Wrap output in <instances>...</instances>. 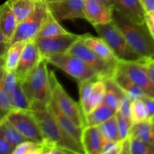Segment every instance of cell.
Wrapping results in <instances>:
<instances>
[{
	"mask_svg": "<svg viewBox=\"0 0 154 154\" xmlns=\"http://www.w3.org/2000/svg\"><path fill=\"white\" fill-rule=\"evenodd\" d=\"M31 111L37 120L47 148H56L66 154H85L84 149L59 126L48 105L32 102Z\"/></svg>",
	"mask_w": 154,
	"mask_h": 154,
	"instance_id": "1",
	"label": "cell"
},
{
	"mask_svg": "<svg viewBox=\"0 0 154 154\" xmlns=\"http://www.w3.org/2000/svg\"><path fill=\"white\" fill-rule=\"evenodd\" d=\"M111 16L112 22L135 53L143 58H154V39L146 23H136L115 9L111 10Z\"/></svg>",
	"mask_w": 154,
	"mask_h": 154,
	"instance_id": "2",
	"label": "cell"
},
{
	"mask_svg": "<svg viewBox=\"0 0 154 154\" xmlns=\"http://www.w3.org/2000/svg\"><path fill=\"white\" fill-rule=\"evenodd\" d=\"M48 62L41 57L35 67L21 81L23 90L32 102L48 105L51 101V88L50 83V71Z\"/></svg>",
	"mask_w": 154,
	"mask_h": 154,
	"instance_id": "3",
	"label": "cell"
},
{
	"mask_svg": "<svg viewBox=\"0 0 154 154\" xmlns=\"http://www.w3.org/2000/svg\"><path fill=\"white\" fill-rule=\"evenodd\" d=\"M99 34L108 45L117 60L120 62H140L143 57L132 49L123 34L111 21L105 24L93 26Z\"/></svg>",
	"mask_w": 154,
	"mask_h": 154,
	"instance_id": "4",
	"label": "cell"
},
{
	"mask_svg": "<svg viewBox=\"0 0 154 154\" xmlns=\"http://www.w3.org/2000/svg\"><path fill=\"white\" fill-rule=\"evenodd\" d=\"M43 58L48 63L59 68L75 78L78 83L92 80H99V76L94 71L92 70L78 57L69 53L52 54Z\"/></svg>",
	"mask_w": 154,
	"mask_h": 154,
	"instance_id": "5",
	"label": "cell"
},
{
	"mask_svg": "<svg viewBox=\"0 0 154 154\" xmlns=\"http://www.w3.org/2000/svg\"><path fill=\"white\" fill-rule=\"evenodd\" d=\"M50 13L48 2L44 0H37L32 13L24 20L17 23L11 44L19 41L26 42L35 38Z\"/></svg>",
	"mask_w": 154,
	"mask_h": 154,
	"instance_id": "6",
	"label": "cell"
},
{
	"mask_svg": "<svg viewBox=\"0 0 154 154\" xmlns=\"http://www.w3.org/2000/svg\"><path fill=\"white\" fill-rule=\"evenodd\" d=\"M51 99L55 102L60 111L67 116L77 126L84 129L87 126L85 117L79 104L75 102L60 84L53 71H50Z\"/></svg>",
	"mask_w": 154,
	"mask_h": 154,
	"instance_id": "7",
	"label": "cell"
},
{
	"mask_svg": "<svg viewBox=\"0 0 154 154\" xmlns=\"http://www.w3.org/2000/svg\"><path fill=\"white\" fill-rule=\"evenodd\" d=\"M66 53L72 54L82 60L99 76V80L111 78L117 69V65L111 64L96 55L83 42V35L79 40L73 44Z\"/></svg>",
	"mask_w": 154,
	"mask_h": 154,
	"instance_id": "8",
	"label": "cell"
},
{
	"mask_svg": "<svg viewBox=\"0 0 154 154\" xmlns=\"http://www.w3.org/2000/svg\"><path fill=\"white\" fill-rule=\"evenodd\" d=\"M5 117L26 139L44 144L42 131L32 111L11 110Z\"/></svg>",
	"mask_w": 154,
	"mask_h": 154,
	"instance_id": "9",
	"label": "cell"
},
{
	"mask_svg": "<svg viewBox=\"0 0 154 154\" xmlns=\"http://www.w3.org/2000/svg\"><path fill=\"white\" fill-rule=\"evenodd\" d=\"M117 67L140 87L146 96L154 98V86L149 78L147 67L143 60L140 62L119 61Z\"/></svg>",
	"mask_w": 154,
	"mask_h": 154,
	"instance_id": "10",
	"label": "cell"
},
{
	"mask_svg": "<svg viewBox=\"0 0 154 154\" xmlns=\"http://www.w3.org/2000/svg\"><path fill=\"white\" fill-rule=\"evenodd\" d=\"M82 35H76L69 32L50 38H35L38 48L41 57L56 54L66 53L75 42L79 40Z\"/></svg>",
	"mask_w": 154,
	"mask_h": 154,
	"instance_id": "11",
	"label": "cell"
},
{
	"mask_svg": "<svg viewBox=\"0 0 154 154\" xmlns=\"http://www.w3.org/2000/svg\"><path fill=\"white\" fill-rule=\"evenodd\" d=\"M48 5L51 14L59 22L84 19V0H58Z\"/></svg>",
	"mask_w": 154,
	"mask_h": 154,
	"instance_id": "12",
	"label": "cell"
},
{
	"mask_svg": "<svg viewBox=\"0 0 154 154\" xmlns=\"http://www.w3.org/2000/svg\"><path fill=\"white\" fill-rule=\"evenodd\" d=\"M41 54L35 39L26 42L21 54L17 67L15 70L20 81H23L30 72L35 67L41 59Z\"/></svg>",
	"mask_w": 154,
	"mask_h": 154,
	"instance_id": "13",
	"label": "cell"
},
{
	"mask_svg": "<svg viewBox=\"0 0 154 154\" xmlns=\"http://www.w3.org/2000/svg\"><path fill=\"white\" fill-rule=\"evenodd\" d=\"M111 10L108 6L93 0H84V19L93 26L112 21Z\"/></svg>",
	"mask_w": 154,
	"mask_h": 154,
	"instance_id": "14",
	"label": "cell"
},
{
	"mask_svg": "<svg viewBox=\"0 0 154 154\" xmlns=\"http://www.w3.org/2000/svg\"><path fill=\"white\" fill-rule=\"evenodd\" d=\"M112 9L119 12L136 23H145V11L139 0H110Z\"/></svg>",
	"mask_w": 154,
	"mask_h": 154,
	"instance_id": "15",
	"label": "cell"
},
{
	"mask_svg": "<svg viewBox=\"0 0 154 154\" xmlns=\"http://www.w3.org/2000/svg\"><path fill=\"white\" fill-rule=\"evenodd\" d=\"M48 108L52 113L53 116L55 120L58 123L59 126L61 129L69 135L70 138L75 141H76L78 144L81 145V135H82V128L77 126L67 116L65 115L60 110L57 104L55 103L53 99H51V102L48 104Z\"/></svg>",
	"mask_w": 154,
	"mask_h": 154,
	"instance_id": "16",
	"label": "cell"
},
{
	"mask_svg": "<svg viewBox=\"0 0 154 154\" xmlns=\"http://www.w3.org/2000/svg\"><path fill=\"white\" fill-rule=\"evenodd\" d=\"M104 142L98 126H87L83 129L81 145L85 154H100Z\"/></svg>",
	"mask_w": 154,
	"mask_h": 154,
	"instance_id": "17",
	"label": "cell"
},
{
	"mask_svg": "<svg viewBox=\"0 0 154 154\" xmlns=\"http://www.w3.org/2000/svg\"><path fill=\"white\" fill-rule=\"evenodd\" d=\"M83 42L100 58L111 64L117 65L118 60L106 42L100 37H95L90 34L83 35Z\"/></svg>",
	"mask_w": 154,
	"mask_h": 154,
	"instance_id": "18",
	"label": "cell"
},
{
	"mask_svg": "<svg viewBox=\"0 0 154 154\" xmlns=\"http://www.w3.org/2000/svg\"><path fill=\"white\" fill-rule=\"evenodd\" d=\"M17 26V20L7 0L0 5V31L5 41L9 45H11Z\"/></svg>",
	"mask_w": 154,
	"mask_h": 154,
	"instance_id": "19",
	"label": "cell"
},
{
	"mask_svg": "<svg viewBox=\"0 0 154 154\" xmlns=\"http://www.w3.org/2000/svg\"><path fill=\"white\" fill-rule=\"evenodd\" d=\"M112 79L116 83L117 86L123 90L128 99L131 101L138 100L141 99L144 96V92L142 91L140 87H138L136 84H134L120 69L117 67Z\"/></svg>",
	"mask_w": 154,
	"mask_h": 154,
	"instance_id": "20",
	"label": "cell"
},
{
	"mask_svg": "<svg viewBox=\"0 0 154 154\" xmlns=\"http://www.w3.org/2000/svg\"><path fill=\"white\" fill-rule=\"evenodd\" d=\"M105 93V82L102 80H97L93 83L92 90L89 96L87 104L82 109L84 117L97 108L103 102Z\"/></svg>",
	"mask_w": 154,
	"mask_h": 154,
	"instance_id": "21",
	"label": "cell"
},
{
	"mask_svg": "<svg viewBox=\"0 0 154 154\" xmlns=\"http://www.w3.org/2000/svg\"><path fill=\"white\" fill-rule=\"evenodd\" d=\"M104 82L105 85V93L103 102L113 111L117 112L120 107V98L125 93L116 84L112 78L105 80Z\"/></svg>",
	"mask_w": 154,
	"mask_h": 154,
	"instance_id": "22",
	"label": "cell"
},
{
	"mask_svg": "<svg viewBox=\"0 0 154 154\" xmlns=\"http://www.w3.org/2000/svg\"><path fill=\"white\" fill-rule=\"evenodd\" d=\"M129 137L137 138L154 148V137L151 124L149 120L132 124L129 130Z\"/></svg>",
	"mask_w": 154,
	"mask_h": 154,
	"instance_id": "23",
	"label": "cell"
},
{
	"mask_svg": "<svg viewBox=\"0 0 154 154\" xmlns=\"http://www.w3.org/2000/svg\"><path fill=\"white\" fill-rule=\"evenodd\" d=\"M115 111H113L106 104L102 102L99 106L85 116L86 124L90 126H99L115 115Z\"/></svg>",
	"mask_w": 154,
	"mask_h": 154,
	"instance_id": "24",
	"label": "cell"
},
{
	"mask_svg": "<svg viewBox=\"0 0 154 154\" xmlns=\"http://www.w3.org/2000/svg\"><path fill=\"white\" fill-rule=\"evenodd\" d=\"M26 42L19 41L11 44L4 57V69L7 72L16 70Z\"/></svg>",
	"mask_w": 154,
	"mask_h": 154,
	"instance_id": "25",
	"label": "cell"
},
{
	"mask_svg": "<svg viewBox=\"0 0 154 154\" xmlns=\"http://www.w3.org/2000/svg\"><path fill=\"white\" fill-rule=\"evenodd\" d=\"M37 0H8L17 23L28 17L34 10Z\"/></svg>",
	"mask_w": 154,
	"mask_h": 154,
	"instance_id": "26",
	"label": "cell"
},
{
	"mask_svg": "<svg viewBox=\"0 0 154 154\" xmlns=\"http://www.w3.org/2000/svg\"><path fill=\"white\" fill-rule=\"evenodd\" d=\"M8 97L12 110L31 111L32 103L26 96L20 81Z\"/></svg>",
	"mask_w": 154,
	"mask_h": 154,
	"instance_id": "27",
	"label": "cell"
},
{
	"mask_svg": "<svg viewBox=\"0 0 154 154\" xmlns=\"http://www.w3.org/2000/svg\"><path fill=\"white\" fill-rule=\"evenodd\" d=\"M69 32V31H67L64 27L60 25L59 21H57L51 13H50L48 19L42 26L41 29L39 30L36 38L54 37L60 35L67 34Z\"/></svg>",
	"mask_w": 154,
	"mask_h": 154,
	"instance_id": "28",
	"label": "cell"
},
{
	"mask_svg": "<svg viewBox=\"0 0 154 154\" xmlns=\"http://www.w3.org/2000/svg\"><path fill=\"white\" fill-rule=\"evenodd\" d=\"M0 131L5 138L14 147L26 141L6 117L0 120Z\"/></svg>",
	"mask_w": 154,
	"mask_h": 154,
	"instance_id": "29",
	"label": "cell"
},
{
	"mask_svg": "<svg viewBox=\"0 0 154 154\" xmlns=\"http://www.w3.org/2000/svg\"><path fill=\"white\" fill-rule=\"evenodd\" d=\"M99 132L102 135L105 141H120L119 135L118 127H117V119L115 115L111 117L103 123L99 125Z\"/></svg>",
	"mask_w": 154,
	"mask_h": 154,
	"instance_id": "30",
	"label": "cell"
},
{
	"mask_svg": "<svg viewBox=\"0 0 154 154\" xmlns=\"http://www.w3.org/2000/svg\"><path fill=\"white\" fill-rule=\"evenodd\" d=\"M4 57H0V120L5 118L7 114L12 110L9 99L3 88V79H4Z\"/></svg>",
	"mask_w": 154,
	"mask_h": 154,
	"instance_id": "31",
	"label": "cell"
},
{
	"mask_svg": "<svg viewBox=\"0 0 154 154\" xmlns=\"http://www.w3.org/2000/svg\"><path fill=\"white\" fill-rule=\"evenodd\" d=\"M130 118L132 124L141 123L149 119L147 106L141 99L133 101L131 103Z\"/></svg>",
	"mask_w": 154,
	"mask_h": 154,
	"instance_id": "32",
	"label": "cell"
},
{
	"mask_svg": "<svg viewBox=\"0 0 154 154\" xmlns=\"http://www.w3.org/2000/svg\"><path fill=\"white\" fill-rule=\"evenodd\" d=\"M45 148L43 144L26 140L15 146L12 154H41Z\"/></svg>",
	"mask_w": 154,
	"mask_h": 154,
	"instance_id": "33",
	"label": "cell"
},
{
	"mask_svg": "<svg viewBox=\"0 0 154 154\" xmlns=\"http://www.w3.org/2000/svg\"><path fill=\"white\" fill-rule=\"evenodd\" d=\"M116 119H117V127H118L119 135L121 141L126 139L129 137V130L132 126V123L131 120L126 118V117L123 115L120 112L117 111L115 114Z\"/></svg>",
	"mask_w": 154,
	"mask_h": 154,
	"instance_id": "34",
	"label": "cell"
},
{
	"mask_svg": "<svg viewBox=\"0 0 154 154\" xmlns=\"http://www.w3.org/2000/svg\"><path fill=\"white\" fill-rule=\"evenodd\" d=\"M131 154H154V148L149 144L137 139L130 138Z\"/></svg>",
	"mask_w": 154,
	"mask_h": 154,
	"instance_id": "35",
	"label": "cell"
},
{
	"mask_svg": "<svg viewBox=\"0 0 154 154\" xmlns=\"http://www.w3.org/2000/svg\"><path fill=\"white\" fill-rule=\"evenodd\" d=\"M97 80H92V81H86L83 82L78 83L79 87V97H80V107L81 110L84 108L88 100L89 96L92 90L93 83Z\"/></svg>",
	"mask_w": 154,
	"mask_h": 154,
	"instance_id": "36",
	"label": "cell"
},
{
	"mask_svg": "<svg viewBox=\"0 0 154 154\" xmlns=\"http://www.w3.org/2000/svg\"><path fill=\"white\" fill-rule=\"evenodd\" d=\"M131 102L129 99H128L127 96L125 94H123V96L120 98V107H119L118 111L119 112L121 113L124 117H126V118L129 119L130 118V110H131Z\"/></svg>",
	"mask_w": 154,
	"mask_h": 154,
	"instance_id": "37",
	"label": "cell"
},
{
	"mask_svg": "<svg viewBox=\"0 0 154 154\" xmlns=\"http://www.w3.org/2000/svg\"><path fill=\"white\" fill-rule=\"evenodd\" d=\"M14 147L5 138L0 131V154H12Z\"/></svg>",
	"mask_w": 154,
	"mask_h": 154,
	"instance_id": "38",
	"label": "cell"
},
{
	"mask_svg": "<svg viewBox=\"0 0 154 154\" xmlns=\"http://www.w3.org/2000/svg\"><path fill=\"white\" fill-rule=\"evenodd\" d=\"M141 99L144 101L146 106H147V111H148L149 114V118H150V117H154V98H152L150 97V96L144 95V96L141 98Z\"/></svg>",
	"mask_w": 154,
	"mask_h": 154,
	"instance_id": "39",
	"label": "cell"
},
{
	"mask_svg": "<svg viewBox=\"0 0 154 154\" xmlns=\"http://www.w3.org/2000/svg\"><path fill=\"white\" fill-rule=\"evenodd\" d=\"M143 62L145 63L147 72H148L149 78H150L152 84L154 86V63L150 58H144L143 60Z\"/></svg>",
	"mask_w": 154,
	"mask_h": 154,
	"instance_id": "40",
	"label": "cell"
},
{
	"mask_svg": "<svg viewBox=\"0 0 154 154\" xmlns=\"http://www.w3.org/2000/svg\"><path fill=\"white\" fill-rule=\"evenodd\" d=\"M122 141L116 142L114 145L107 150H103L100 154H120Z\"/></svg>",
	"mask_w": 154,
	"mask_h": 154,
	"instance_id": "41",
	"label": "cell"
},
{
	"mask_svg": "<svg viewBox=\"0 0 154 154\" xmlns=\"http://www.w3.org/2000/svg\"><path fill=\"white\" fill-rule=\"evenodd\" d=\"M146 13L154 11V0H139Z\"/></svg>",
	"mask_w": 154,
	"mask_h": 154,
	"instance_id": "42",
	"label": "cell"
},
{
	"mask_svg": "<svg viewBox=\"0 0 154 154\" xmlns=\"http://www.w3.org/2000/svg\"><path fill=\"white\" fill-rule=\"evenodd\" d=\"M120 154H131L130 138H129V137L122 141Z\"/></svg>",
	"mask_w": 154,
	"mask_h": 154,
	"instance_id": "43",
	"label": "cell"
},
{
	"mask_svg": "<svg viewBox=\"0 0 154 154\" xmlns=\"http://www.w3.org/2000/svg\"><path fill=\"white\" fill-rule=\"evenodd\" d=\"M10 45L5 41L1 31H0V57H4Z\"/></svg>",
	"mask_w": 154,
	"mask_h": 154,
	"instance_id": "44",
	"label": "cell"
},
{
	"mask_svg": "<svg viewBox=\"0 0 154 154\" xmlns=\"http://www.w3.org/2000/svg\"><path fill=\"white\" fill-rule=\"evenodd\" d=\"M145 23L147 24V26L148 28L149 31H150V35H151L152 37L154 39V23L153 21L150 20V18L147 16V14H145Z\"/></svg>",
	"mask_w": 154,
	"mask_h": 154,
	"instance_id": "45",
	"label": "cell"
},
{
	"mask_svg": "<svg viewBox=\"0 0 154 154\" xmlns=\"http://www.w3.org/2000/svg\"><path fill=\"white\" fill-rule=\"evenodd\" d=\"M41 154H66L65 152L56 148H45Z\"/></svg>",
	"mask_w": 154,
	"mask_h": 154,
	"instance_id": "46",
	"label": "cell"
},
{
	"mask_svg": "<svg viewBox=\"0 0 154 154\" xmlns=\"http://www.w3.org/2000/svg\"><path fill=\"white\" fill-rule=\"evenodd\" d=\"M93 1H96V2H98L102 3V4L108 6V7H109L110 8L112 9V6H111V3L110 0H93Z\"/></svg>",
	"mask_w": 154,
	"mask_h": 154,
	"instance_id": "47",
	"label": "cell"
},
{
	"mask_svg": "<svg viewBox=\"0 0 154 154\" xmlns=\"http://www.w3.org/2000/svg\"><path fill=\"white\" fill-rule=\"evenodd\" d=\"M150 122V124H151V127H152V131H153V137H154V117H150L148 119Z\"/></svg>",
	"mask_w": 154,
	"mask_h": 154,
	"instance_id": "48",
	"label": "cell"
},
{
	"mask_svg": "<svg viewBox=\"0 0 154 154\" xmlns=\"http://www.w3.org/2000/svg\"><path fill=\"white\" fill-rule=\"evenodd\" d=\"M146 14H147V16L150 18V20L153 21V23H154V11L148 12V13H146Z\"/></svg>",
	"mask_w": 154,
	"mask_h": 154,
	"instance_id": "49",
	"label": "cell"
},
{
	"mask_svg": "<svg viewBox=\"0 0 154 154\" xmlns=\"http://www.w3.org/2000/svg\"><path fill=\"white\" fill-rule=\"evenodd\" d=\"M44 1H45L46 2H48V3H51V2H57V1H58V0H44Z\"/></svg>",
	"mask_w": 154,
	"mask_h": 154,
	"instance_id": "50",
	"label": "cell"
},
{
	"mask_svg": "<svg viewBox=\"0 0 154 154\" xmlns=\"http://www.w3.org/2000/svg\"><path fill=\"white\" fill-rule=\"evenodd\" d=\"M151 60H152V61H153V63H154V58H153V59H151Z\"/></svg>",
	"mask_w": 154,
	"mask_h": 154,
	"instance_id": "51",
	"label": "cell"
}]
</instances>
